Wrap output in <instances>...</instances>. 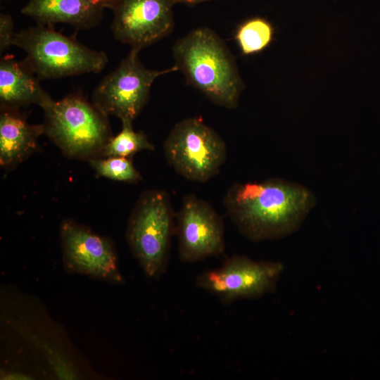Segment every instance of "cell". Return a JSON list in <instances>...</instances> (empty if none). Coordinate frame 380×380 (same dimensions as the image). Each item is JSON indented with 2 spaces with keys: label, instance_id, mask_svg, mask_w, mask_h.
I'll use <instances>...</instances> for the list:
<instances>
[{
  "label": "cell",
  "instance_id": "15",
  "mask_svg": "<svg viewBox=\"0 0 380 380\" xmlns=\"http://www.w3.org/2000/svg\"><path fill=\"white\" fill-rule=\"evenodd\" d=\"M274 32V27L267 20L255 17L238 27L235 39L243 55H252L261 52L270 44Z\"/></svg>",
  "mask_w": 380,
  "mask_h": 380
},
{
  "label": "cell",
  "instance_id": "5",
  "mask_svg": "<svg viewBox=\"0 0 380 380\" xmlns=\"http://www.w3.org/2000/svg\"><path fill=\"white\" fill-rule=\"evenodd\" d=\"M173 220L169 194L158 189L143 192L130 215L126 240L132 253L149 278L158 279L167 270Z\"/></svg>",
  "mask_w": 380,
  "mask_h": 380
},
{
  "label": "cell",
  "instance_id": "6",
  "mask_svg": "<svg viewBox=\"0 0 380 380\" xmlns=\"http://www.w3.org/2000/svg\"><path fill=\"white\" fill-rule=\"evenodd\" d=\"M164 153L167 163L185 179L205 182L216 176L224 163V141L200 118L177 122L166 138Z\"/></svg>",
  "mask_w": 380,
  "mask_h": 380
},
{
  "label": "cell",
  "instance_id": "19",
  "mask_svg": "<svg viewBox=\"0 0 380 380\" xmlns=\"http://www.w3.org/2000/svg\"><path fill=\"white\" fill-rule=\"evenodd\" d=\"M32 379L30 377V376L26 374H24V373H20V372H5L4 373V374L1 375V379Z\"/></svg>",
  "mask_w": 380,
  "mask_h": 380
},
{
  "label": "cell",
  "instance_id": "9",
  "mask_svg": "<svg viewBox=\"0 0 380 380\" xmlns=\"http://www.w3.org/2000/svg\"><path fill=\"white\" fill-rule=\"evenodd\" d=\"M59 233L63 263L67 272L115 284L124 283L118 253L110 239L71 220L61 222Z\"/></svg>",
  "mask_w": 380,
  "mask_h": 380
},
{
  "label": "cell",
  "instance_id": "2",
  "mask_svg": "<svg viewBox=\"0 0 380 380\" xmlns=\"http://www.w3.org/2000/svg\"><path fill=\"white\" fill-rule=\"evenodd\" d=\"M172 51L175 65L187 84L216 105L231 109L238 106L245 84L235 58L213 30L196 28L177 40Z\"/></svg>",
  "mask_w": 380,
  "mask_h": 380
},
{
  "label": "cell",
  "instance_id": "14",
  "mask_svg": "<svg viewBox=\"0 0 380 380\" xmlns=\"http://www.w3.org/2000/svg\"><path fill=\"white\" fill-rule=\"evenodd\" d=\"M44 134V125H31L19 109L1 107L0 164L13 167L34 153L38 138Z\"/></svg>",
  "mask_w": 380,
  "mask_h": 380
},
{
  "label": "cell",
  "instance_id": "17",
  "mask_svg": "<svg viewBox=\"0 0 380 380\" xmlns=\"http://www.w3.org/2000/svg\"><path fill=\"white\" fill-rule=\"evenodd\" d=\"M89 162L96 172L103 177L128 183H137L142 179L131 157H98Z\"/></svg>",
  "mask_w": 380,
  "mask_h": 380
},
{
  "label": "cell",
  "instance_id": "10",
  "mask_svg": "<svg viewBox=\"0 0 380 380\" xmlns=\"http://www.w3.org/2000/svg\"><path fill=\"white\" fill-rule=\"evenodd\" d=\"M172 0H110L115 38L140 51L172 33Z\"/></svg>",
  "mask_w": 380,
  "mask_h": 380
},
{
  "label": "cell",
  "instance_id": "4",
  "mask_svg": "<svg viewBox=\"0 0 380 380\" xmlns=\"http://www.w3.org/2000/svg\"><path fill=\"white\" fill-rule=\"evenodd\" d=\"M12 44L23 49L24 58L39 80L100 72L108 58L53 26L37 24L15 32Z\"/></svg>",
  "mask_w": 380,
  "mask_h": 380
},
{
  "label": "cell",
  "instance_id": "7",
  "mask_svg": "<svg viewBox=\"0 0 380 380\" xmlns=\"http://www.w3.org/2000/svg\"><path fill=\"white\" fill-rule=\"evenodd\" d=\"M139 52L131 49L118 66L94 89L92 103L106 115L133 122L147 103L155 80L177 71L175 65L161 70L148 69L141 62Z\"/></svg>",
  "mask_w": 380,
  "mask_h": 380
},
{
  "label": "cell",
  "instance_id": "20",
  "mask_svg": "<svg viewBox=\"0 0 380 380\" xmlns=\"http://www.w3.org/2000/svg\"><path fill=\"white\" fill-rule=\"evenodd\" d=\"M174 4H182L186 6H194L198 4L203 3L204 1H208L210 0H172Z\"/></svg>",
  "mask_w": 380,
  "mask_h": 380
},
{
  "label": "cell",
  "instance_id": "13",
  "mask_svg": "<svg viewBox=\"0 0 380 380\" xmlns=\"http://www.w3.org/2000/svg\"><path fill=\"white\" fill-rule=\"evenodd\" d=\"M53 99L25 59L7 55L0 61L1 107L17 108L36 104L44 108Z\"/></svg>",
  "mask_w": 380,
  "mask_h": 380
},
{
  "label": "cell",
  "instance_id": "1",
  "mask_svg": "<svg viewBox=\"0 0 380 380\" xmlns=\"http://www.w3.org/2000/svg\"><path fill=\"white\" fill-rule=\"evenodd\" d=\"M315 203V194L306 186L281 178L235 183L223 200L227 214L238 231L253 242L293 234Z\"/></svg>",
  "mask_w": 380,
  "mask_h": 380
},
{
  "label": "cell",
  "instance_id": "12",
  "mask_svg": "<svg viewBox=\"0 0 380 380\" xmlns=\"http://www.w3.org/2000/svg\"><path fill=\"white\" fill-rule=\"evenodd\" d=\"M110 0H29L23 14L37 24L53 26L66 23L76 30H89L97 26Z\"/></svg>",
  "mask_w": 380,
  "mask_h": 380
},
{
  "label": "cell",
  "instance_id": "8",
  "mask_svg": "<svg viewBox=\"0 0 380 380\" xmlns=\"http://www.w3.org/2000/svg\"><path fill=\"white\" fill-rule=\"evenodd\" d=\"M284 270L279 261H257L235 255L221 267L200 274L196 285L224 303L257 299L275 291Z\"/></svg>",
  "mask_w": 380,
  "mask_h": 380
},
{
  "label": "cell",
  "instance_id": "18",
  "mask_svg": "<svg viewBox=\"0 0 380 380\" xmlns=\"http://www.w3.org/2000/svg\"><path fill=\"white\" fill-rule=\"evenodd\" d=\"M15 32L14 24L9 14L0 15V51L2 53L8 49L12 44Z\"/></svg>",
  "mask_w": 380,
  "mask_h": 380
},
{
  "label": "cell",
  "instance_id": "3",
  "mask_svg": "<svg viewBox=\"0 0 380 380\" xmlns=\"http://www.w3.org/2000/svg\"><path fill=\"white\" fill-rule=\"evenodd\" d=\"M44 134L67 156L101 157L113 137L108 116L79 94L52 100L44 108Z\"/></svg>",
  "mask_w": 380,
  "mask_h": 380
},
{
  "label": "cell",
  "instance_id": "11",
  "mask_svg": "<svg viewBox=\"0 0 380 380\" xmlns=\"http://www.w3.org/2000/svg\"><path fill=\"white\" fill-rule=\"evenodd\" d=\"M176 218L175 230L182 262H195L224 253V223L209 203L195 195H186Z\"/></svg>",
  "mask_w": 380,
  "mask_h": 380
},
{
  "label": "cell",
  "instance_id": "16",
  "mask_svg": "<svg viewBox=\"0 0 380 380\" xmlns=\"http://www.w3.org/2000/svg\"><path fill=\"white\" fill-rule=\"evenodd\" d=\"M122 129L112 137L105 146L101 157H132L141 151H153L155 147L142 131L136 132L132 122L122 120Z\"/></svg>",
  "mask_w": 380,
  "mask_h": 380
}]
</instances>
